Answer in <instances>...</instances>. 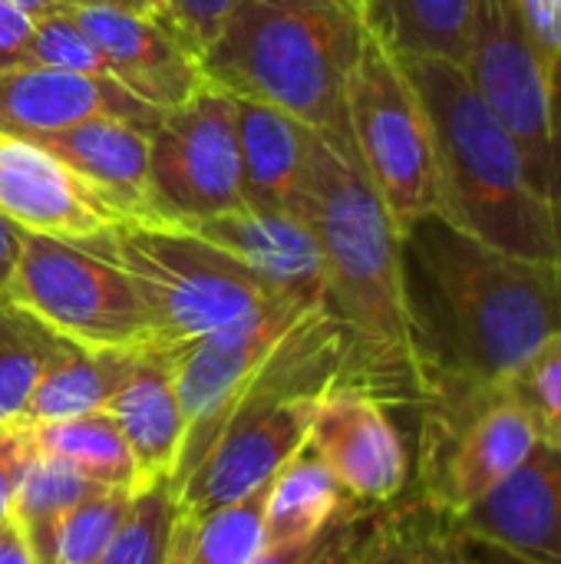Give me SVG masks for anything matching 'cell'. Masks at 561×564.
I'll return each instance as SVG.
<instances>
[{
    "mask_svg": "<svg viewBox=\"0 0 561 564\" xmlns=\"http://www.w3.org/2000/svg\"><path fill=\"white\" fill-rule=\"evenodd\" d=\"M36 142L76 172L119 221H155L149 188V129L116 116H96Z\"/></svg>",
    "mask_w": 561,
    "mask_h": 564,
    "instance_id": "d6986e66",
    "label": "cell"
},
{
    "mask_svg": "<svg viewBox=\"0 0 561 564\" xmlns=\"http://www.w3.org/2000/svg\"><path fill=\"white\" fill-rule=\"evenodd\" d=\"M308 446L327 463L344 492L360 506H390L407 489V446L387 403L360 387L334 383L311 420Z\"/></svg>",
    "mask_w": 561,
    "mask_h": 564,
    "instance_id": "5bb4252c",
    "label": "cell"
},
{
    "mask_svg": "<svg viewBox=\"0 0 561 564\" xmlns=\"http://www.w3.org/2000/svg\"><path fill=\"white\" fill-rule=\"evenodd\" d=\"M79 248L126 274L155 344L165 350L294 297L274 291L228 254L169 221L122 218Z\"/></svg>",
    "mask_w": 561,
    "mask_h": 564,
    "instance_id": "8992f818",
    "label": "cell"
},
{
    "mask_svg": "<svg viewBox=\"0 0 561 564\" xmlns=\"http://www.w3.org/2000/svg\"><path fill=\"white\" fill-rule=\"evenodd\" d=\"M99 489H106V486L89 482L86 476H79L66 463L50 459L43 453L33 456V463L26 466L20 486H17L10 516L23 529L36 564H53L56 535H60L66 516Z\"/></svg>",
    "mask_w": 561,
    "mask_h": 564,
    "instance_id": "4316f807",
    "label": "cell"
},
{
    "mask_svg": "<svg viewBox=\"0 0 561 564\" xmlns=\"http://www.w3.org/2000/svg\"><path fill=\"white\" fill-rule=\"evenodd\" d=\"M473 549H476L479 564H526L522 558H516V555H509V552H503V549H493V545H476V542H473Z\"/></svg>",
    "mask_w": 561,
    "mask_h": 564,
    "instance_id": "7bdbcfd3",
    "label": "cell"
},
{
    "mask_svg": "<svg viewBox=\"0 0 561 564\" xmlns=\"http://www.w3.org/2000/svg\"><path fill=\"white\" fill-rule=\"evenodd\" d=\"M73 7H119V10H145V13H152L149 7H145V0H69Z\"/></svg>",
    "mask_w": 561,
    "mask_h": 564,
    "instance_id": "ee69618b",
    "label": "cell"
},
{
    "mask_svg": "<svg viewBox=\"0 0 561 564\" xmlns=\"http://www.w3.org/2000/svg\"><path fill=\"white\" fill-rule=\"evenodd\" d=\"M360 502H350L324 532H317L308 542L265 549L255 564H354L357 542L364 535L367 519L360 516Z\"/></svg>",
    "mask_w": 561,
    "mask_h": 564,
    "instance_id": "d6a6232c",
    "label": "cell"
},
{
    "mask_svg": "<svg viewBox=\"0 0 561 564\" xmlns=\"http://www.w3.org/2000/svg\"><path fill=\"white\" fill-rule=\"evenodd\" d=\"M423 564H479L476 549L470 539H463L446 519L436 516V525L423 529Z\"/></svg>",
    "mask_w": 561,
    "mask_h": 564,
    "instance_id": "f35d334b",
    "label": "cell"
},
{
    "mask_svg": "<svg viewBox=\"0 0 561 564\" xmlns=\"http://www.w3.org/2000/svg\"><path fill=\"white\" fill-rule=\"evenodd\" d=\"M301 218L321 245L324 297L347 340L341 383L380 403L423 406L443 367L407 278L403 235L354 149L317 129Z\"/></svg>",
    "mask_w": 561,
    "mask_h": 564,
    "instance_id": "6da1fadb",
    "label": "cell"
},
{
    "mask_svg": "<svg viewBox=\"0 0 561 564\" xmlns=\"http://www.w3.org/2000/svg\"><path fill=\"white\" fill-rule=\"evenodd\" d=\"M175 512L179 506L169 482L139 489L99 564H165Z\"/></svg>",
    "mask_w": 561,
    "mask_h": 564,
    "instance_id": "f1b7e54d",
    "label": "cell"
},
{
    "mask_svg": "<svg viewBox=\"0 0 561 564\" xmlns=\"http://www.w3.org/2000/svg\"><path fill=\"white\" fill-rule=\"evenodd\" d=\"M317 301L288 297L248 321L212 330L205 337L169 347L172 377L179 403L185 413V446L172 476V492L188 479V473L208 456L222 430L228 426L238 400L281 347L288 330L311 311ZM327 307V304H324ZM331 311V307H327Z\"/></svg>",
    "mask_w": 561,
    "mask_h": 564,
    "instance_id": "7c38bea8",
    "label": "cell"
},
{
    "mask_svg": "<svg viewBox=\"0 0 561 564\" xmlns=\"http://www.w3.org/2000/svg\"><path fill=\"white\" fill-rule=\"evenodd\" d=\"M132 489H99L83 499L56 535L53 564H99L132 506Z\"/></svg>",
    "mask_w": 561,
    "mask_h": 564,
    "instance_id": "f546056e",
    "label": "cell"
},
{
    "mask_svg": "<svg viewBox=\"0 0 561 564\" xmlns=\"http://www.w3.org/2000/svg\"><path fill=\"white\" fill-rule=\"evenodd\" d=\"M36 453L66 463L79 476L106 489H132L139 492V469L129 453V443L109 410L53 420V423H30Z\"/></svg>",
    "mask_w": 561,
    "mask_h": 564,
    "instance_id": "d4e9b609",
    "label": "cell"
},
{
    "mask_svg": "<svg viewBox=\"0 0 561 564\" xmlns=\"http://www.w3.org/2000/svg\"><path fill=\"white\" fill-rule=\"evenodd\" d=\"M179 228L228 254L235 264H241L274 291L327 304L321 245L304 218L241 205L225 215L182 221Z\"/></svg>",
    "mask_w": 561,
    "mask_h": 564,
    "instance_id": "ac0fdd59",
    "label": "cell"
},
{
    "mask_svg": "<svg viewBox=\"0 0 561 564\" xmlns=\"http://www.w3.org/2000/svg\"><path fill=\"white\" fill-rule=\"evenodd\" d=\"M145 7L152 10V13H162V17H169V0H145ZM172 20V17H169Z\"/></svg>",
    "mask_w": 561,
    "mask_h": 564,
    "instance_id": "f6af8a7d",
    "label": "cell"
},
{
    "mask_svg": "<svg viewBox=\"0 0 561 564\" xmlns=\"http://www.w3.org/2000/svg\"><path fill=\"white\" fill-rule=\"evenodd\" d=\"M479 0H360L367 26L397 53L463 63Z\"/></svg>",
    "mask_w": 561,
    "mask_h": 564,
    "instance_id": "cb8c5ba5",
    "label": "cell"
},
{
    "mask_svg": "<svg viewBox=\"0 0 561 564\" xmlns=\"http://www.w3.org/2000/svg\"><path fill=\"white\" fill-rule=\"evenodd\" d=\"M529 413L503 383L440 373L423 403V499L453 522L499 489L536 449Z\"/></svg>",
    "mask_w": 561,
    "mask_h": 564,
    "instance_id": "ba28073f",
    "label": "cell"
},
{
    "mask_svg": "<svg viewBox=\"0 0 561 564\" xmlns=\"http://www.w3.org/2000/svg\"><path fill=\"white\" fill-rule=\"evenodd\" d=\"M139 354L142 350H86L76 344H63V350L43 370L23 410V420L53 423L106 410Z\"/></svg>",
    "mask_w": 561,
    "mask_h": 564,
    "instance_id": "603a6c76",
    "label": "cell"
},
{
    "mask_svg": "<svg viewBox=\"0 0 561 564\" xmlns=\"http://www.w3.org/2000/svg\"><path fill=\"white\" fill-rule=\"evenodd\" d=\"M423 529L413 519L384 516L364 525L354 564H423Z\"/></svg>",
    "mask_w": 561,
    "mask_h": 564,
    "instance_id": "836d02e7",
    "label": "cell"
},
{
    "mask_svg": "<svg viewBox=\"0 0 561 564\" xmlns=\"http://www.w3.org/2000/svg\"><path fill=\"white\" fill-rule=\"evenodd\" d=\"M73 17L99 46L109 76L159 112L182 106L212 83L198 50L162 13L73 7Z\"/></svg>",
    "mask_w": 561,
    "mask_h": 564,
    "instance_id": "4fadbf2b",
    "label": "cell"
},
{
    "mask_svg": "<svg viewBox=\"0 0 561 564\" xmlns=\"http://www.w3.org/2000/svg\"><path fill=\"white\" fill-rule=\"evenodd\" d=\"M155 221L182 225L245 205L235 96L215 83L159 116L149 132Z\"/></svg>",
    "mask_w": 561,
    "mask_h": 564,
    "instance_id": "8fae6325",
    "label": "cell"
},
{
    "mask_svg": "<svg viewBox=\"0 0 561 564\" xmlns=\"http://www.w3.org/2000/svg\"><path fill=\"white\" fill-rule=\"evenodd\" d=\"M36 456L33 426L26 420L0 423V522L10 516L17 486L26 473V466Z\"/></svg>",
    "mask_w": 561,
    "mask_h": 564,
    "instance_id": "e575fe53",
    "label": "cell"
},
{
    "mask_svg": "<svg viewBox=\"0 0 561 564\" xmlns=\"http://www.w3.org/2000/svg\"><path fill=\"white\" fill-rule=\"evenodd\" d=\"M7 304L86 350L159 347L126 274L60 238L23 231Z\"/></svg>",
    "mask_w": 561,
    "mask_h": 564,
    "instance_id": "9c48e42d",
    "label": "cell"
},
{
    "mask_svg": "<svg viewBox=\"0 0 561 564\" xmlns=\"http://www.w3.org/2000/svg\"><path fill=\"white\" fill-rule=\"evenodd\" d=\"M63 344L40 321L0 301V423L23 420L43 370Z\"/></svg>",
    "mask_w": 561,
    "mask_h": 564,
    "instance_id": "83f0119b",
    "label": "cell"
},
{
    "mask_svg": "<svg viewBox=\"0 0 561 564\" xmlns=\"http://www.w3.org/2000/svg\"><path fill=\"white\" fill-rule=\"evenodd\" d=\"M542 443L561 446V334L546 340L506 383Z\"/></svg>",
    "mask_w": 561,
    "mask_h": 564,
    "instance_id": "4dcf8cb0",
    "label": "cell"
},
{
    "mask_svg": "<svg viewBox=\"0 0 561 564\" xmlns=\"http://www.w3.org/2000/svg\"><path fill=\"white\" fill-rule=\"evenodd\" d=\"M106 410L129 443L139 489L152 482L172 486L185 446V413L172 377V354L165 347L142 350Z\"/></svg>",
    "mask_w": 561,
    "mask_h": 564,
    "instance_id": "ffe728a7",
    "label": "cell"
},
{
    "mask_svg": "<svg viewBox=\"0 0 561 564\" xmlns=\"http://www.w3.org/2000/svg\"><path fill=\"white\" fill-rule=\"evenodd\" d=\"M26 63L33 66H50V69H66V73H86V76H103L112 79L99 46L89 40V33L76 23L73 7L40 17L30 50H26ZM116 83V79H112Z\"/></svg>",
    "mask_w": 561,
    "mask_h": 564,
    "instance_id": "1f68e13d",
    "label": "cell"
},
{
    "mask_svg": "<svg viewBox=\"0 0 561 564\" xmlns=\"http://www.w3.org/2000/svg\"><path fill=\"white\" fill-rule=\"evenodd\" d=\"M20 238H23V231L0 215V301H7V288H10L17 254H20Z\"/></svg>",
    "mask_w": 561,
    "mask_h": 564,
    "instance_id": "60d3db41",
    "label": "cell"
},
{
    "mask_svg": "<svg viewBox=\"0 0 561 564\" xmlns=\"http://www.w3.org/2000/svg\"><path fill=\"white\" fill-rule=\"evenodd\" d=\"M0 215L20 231L83 245L119 221L40 142L0 132Z\"/></svg>",
    "mask_w": 561,
    "mask_h": 564,
    "instance_id": "9a60e30c",
    "label": "cell"
},
{
    "mask_svg": "<svg viewBox=\"0 0 561 564\" xmlns=\"http://www.w3.org/2000/svg\"><path fill=\"white\" fill-rule=\"evenodd\" d=\"M350 149L393 215L400 235L446 212L430 112L397 50L370 26L344 89Z\"/></svg>",
    "mask_w": 561,
    "mask_h": 564,
    "instance_id": "52a82bcc",
    "label": "cell"
},
{
    "mask_svg": "<svg viewBox=\"0 0 561 564\" xmlns=\"http://www.w3.org/2000/svg\"><path fill=\"white\" fill-rule=\"evenodd\" d=\"M235 116L245 205L301 218L314 129L278 106L241 96H235Z\"/></svg>",
    "mask_w": 561,
    "mask_h": 564,
    "instance_id": "44dd1931",
    "label": "cell"
},
{
    "mask_svg": "<svg viewBox=\"0 0 561 564\" xmlns=\"http://www.w3.org/2000/svg\"><path fill=\"white\" fill-rule=\"evenodd\" d=\"M17 3H20L23 10H30L36 20H40V17H50V13H60V10H69V7H73L69 0H17Z\"/></svg>",
    "mask_w": 561,
    "mask_h": 564,
    "instance_id": "b9f144b4",
    "label": "cell"
},
{
    "mask_svg": "<svg viewBox=\"0 0 561 564\" xmlns=\"http://www.w3.org/2000/svg\"><path fill=\"white\" fill-rule=\"evenodd\" d=\"M397 56L433 122L443 218L493 248L561 264V205L536 188L519 142L466 69L443 56Z\"/></svg>",
    "mask_w": 561,
    "mask_h": 564,
    "instance_id": "3957f363",
    "label": "cell"
},
{
    "mask_svg": "<svg viewBox=\"0 0 561 564\" xmlns=\"http://www.w3.org/2000/svg\"><path fill=\"white\" fill-rule=\"evenodd\" d=\"M354 499L327 463L304 443L271 479L265 502V549L308 542L324 532Z\"/></svg>",
    "mask_w": 561,
    "mask_h": 564,
    "instance_id": "7402d4cb",
    "label": "cell"
},
{
    "mask_svg": "<svg viewBox=\"0 0 561 564\" xmlns=\"http://www.w3.org/2000/svg\"><path fill=\"white\" fill-rule=\"evenodd\" d=\"M96 116H116L152 132L162 112L103 76L33 63L0 73V132L36 142Z\"/></svg>",
    "mask_w": 561,
    "mask_h": 564,
    "instance_id": "e0dca14e",
    "label": "cell"
},
{
    "mask_svg": "<svg viewBox=\"0 0 561 564\" xmlns=\"http://www.w3.org/2000/svg\"><path fill=\"white\" fill-rule=\"evenodd\" d=\"M347 340L337 317L311 307L251 380L208 456L175 489L182 516H202L265 489L308 443L321 397L344 380Z\"/></svg>",
    "mask_w": 561,
    "mask_h": 564,
    "instance_id": "5b68a950",
    "label": "cell"
},
{
    "mask_svg": "<svg viewBox=\"0 0 561 564\" xmlns=\"http://www.w3.org/2000/svg\"><path fill=\"white\" fill-rule=\"evenodd\" d=\"M450 525L526 564H561V446L539 440L499 489Z\"/></svg>",
    "mask_w": 561,
    "mask_h": 564,
    "instance_id": "2e32d148",
    "label": "cell"
},
{
    "mask_svg": "<svg viewBox=\"0 0 561 564\" xmlns=\"http://www.w3.org/2000/svg\"><path fill=\"white\" fill-rule=\"evenodd\" d=\"M519 142L536 188L561 205V83L526 36L513 0H479L460 63Z\"/></svg>",
    "mask_w": 561,
    "mask_h": 564,
    "instance_id": "30bf717a",
    "label": "cell"
},
{
    "mask_svg": "<svg viewBox=\"0 0 561 564\" xmlns=\"http://www.w3.org/2000/svg\"><path fill=\"white\" fill-rule=\"evenodd\" d=\"M33 30L36 17L30 10H23L17 0H0V73L26 63Z\"/></svg>",
    "mask_w": 561,
    "mask_h": 564,
    "instance_id": "74e56055",
    "label": "cell"
},
{
    "mask_svg": "<svg viewBox=\"0 0 561 564\" xmlns=\"http://www.w3.org/2000/svg\"><path fill=\"white\" fill-rule=\"evenodd\" d=\"M231 7L235 0H169V17L202 56V50L215 40Z\"/></svg>",
    "mask_w": 561,
    "mask_h": 564,
    "instance_id": "8d00e7d4",
    "label": "cell"
},
{
    "mask_svg": "<svg viewBox=\"0 0 561 564\" xmlns=\"http://www.w3.org/2000/svg\"><path fill=\"white\" fill-rule=\"evenodd\" d=\"M436 304L443 373L506 383L561 334V264L493 248L446 218L417 221L407 238Z\"/></svg>",
    "mask_w": 561,
    "mask_h": 564,
    "instance_id": "7a4b0ae2",
    "label": "cell"
},
{
    "mask_svg": "<svg viewBox=\"0 0 561 564\" xmlns=\"http://www.w3.org/2000/svg\"><path fill=\"white\" fill-rule=\"evenodd\" d=\"M0 564H36L33 552H30V542H26V535L13 516H7L0 522Z\"/></svg>",
    "mask_w": 561,
    "mask_h": 564,
    "instance_id": "ab89813d",
    "label": "cell"
},
{
    "mask_svg": "<svg viewBox=\"0 0 561 564\" xmlns=\"http://www.w3.org/2000/svg\"><path fill=\"white\" fill-rule=\"evenodd\" d=\"M271 486V482H268ZM268 486L202 516L175 512L165 564H255L265 552Z\"/></svg>",
    "mask_w": 561,
    "mask_h": 564,
    "instance_id": "484cf974",
    "label": "cell"
},
{
    "mask_svg": "<svg viewBox=\"0 0 561 564\" xmlns=\"http://www.w3.org/2000/svg\"><path fill=\"white\" fill-rule=\"evenodd\" d=\"M519 23L561 83V0H513Z\"/></svg>",
    "mask_w": 561,
    "mask_h": 564,
    "instance_id": "d590c367",
    "label": "cell"
},
{
    "mask_svg": "<svg viewBox=\"0 0 561 564\" xmlns=\"http://www.w3.org/2000/svg\"><path fill=\"white\" fill-rule=\"evenodd\" d=\"M364 33L360 0H235L202 66L231 96L278 106L350 145L344 89Z\"/></svg>",
    "mask_w": 561,
    "mask_h": 564,
    "instance_id": "277c9868",
    "label": "cell"
}]
</instances>
